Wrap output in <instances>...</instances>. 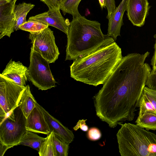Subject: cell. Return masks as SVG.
<instances>
[{"label": "cell", "instance_id": "cell-3", "mask_svg": "<svg viewBox=\"0 0 156 156\" xmlns=\"http://www.w3.org/2000/svg\"><path fill=\"white\" fill-rule=\"evenodd\" d=\"M66 35V60H74L115 41L103 34L100 23L81 15L73 19Z\"/></svg>", "mask_w": 156, "mask_h": 156}, {"label": "cell", "instance_id": "cell-34", "mask_svg": "<svg viewBox=\"0 0 156 156\" xmlns=\"http://www.w3.org/2000/svg\"><path fill=\"white\" fill-rule=\"evenodd\" d=\"M63 0H62V1H63Z\"/></svg>", "mask_w": 156, "mask_h": 156}, {"label": "cell", "instance_id": "cell-26", "mask_svg": "<svg viewBox=\"0 0 156 156\" xmlns=\"http://www.w3.org/2000/svg\"><path fill=\"white\" fill-rule=\"evenodd\" d=\"M146 85L150 89L156 90V71H151L148 76Z\"/></svg>", "mask_w": 156, "mask_h": 156}, {"label": "cell", "instance_id": "cell-16", "mask_svg": "<svg viewBox=\"0 0 156 156\" xmlns=\"http://www.w3.org/2000/svg\"><path fill=\"white\" fill-rule=\"evenodd\" d=\"M37 102L31 93L29 85H26L23 91L19 106L26 118L35 107Z\"/></svg>", "mask_w": 156, "mask_h": 156}, {"label": "cell", "instance_id": "cell-11", "mask_svg": "<svg viewBox=\"0 0 156 156\" xmlns=\"http://www.w3.org/2000/svg\"><path fill=\"white\" fill-rule=\"evenodd\" d=\"M149 8L147 0H126L127 17L134 26L141 27L144 25Z\"/></svg>", "mask_w": 156, "mask_h": 156}, {"label": "cell", "instance_id": "cell-2", "mask_svg": "<svg viewBox=\"0 0 156 156\" xmlns=\"http://www.w3.org/2000/svg\"><path fill=\"white\" fill-rule=\"evenodd\" d=\"M122 57L121 48L115 41L73 60L70 66V76L91 85L103 84Z\"/></svg>", "mask_w": 156, "mask_h": 156}, {"label": "cell", "instance_id": "cell-17", "mask_svg": "<svg viewBox=\"0 0 156 156\" xmlns=\"http://www.w3.org/2000/svg\"><path fill=\"white\" fill-rule=\"evenodd\" d=\"M34 6L35 5L33 4L25 2L16 5L14 10L16 18L15 30H20L19 26L27 21V15Z\"/></svg>", "mask_w": 156, "mask_h": 156}, {"label": "cell", "instance_id": "cell-9", "mask_svg": "<svg viewBox=\"0 0 156 156\" xmlns=\"http://www.w3.org/2000/svg\"><path fill=\"white\" fill-rule=\"evenodd\" d=\"M17 0L9 2L0 0V39L5 36L10 37L15 30L16 18L14 10Z\"/></svg>", "mask_w": 156, "mask_h": 156}, {"label": "cell", "instance_id": "cell-12", "mask_svg": "<svg viewBox=\"0 0 156 156\" xmlns=\"http://www.w3.org/2000/svg\"><path fill=\"white\" fill-rule=\"evenodd\" d=\"M26 118V128L27 130L47 135L51 133L50 129L44 115L37 105Z\"/></svg>", "mask_w": 156, "mask_h": 156}, {"label": "cell", "instance_id": "cell-33", "mask_svg": "<svg viewBox=\"0 0 156 156\" xmlns=\"http://www.w3.org/2000/svg\"><path fill=\"white\" fill-rule=\"evenodd\" d=\"M5 0L8 2H10L12 0Z\"/></svg>", "mask_w": 156, "mask_h": 156}, {"label": "cell", "instance_id": "cell-27", "mask_svg": "<svg viewBox=\"0 0 156 156\" xmlns=\"http://www.w3.org/2000/svg\"><path fill=\"white\" fill-rule=\"evenodd\" d=\"M46 4L48 9L55 10L60 9V6L62 0H40Z\"/></svg>", "mask_w": 156, "mask_h": 156}, {"label": "cell", "instance_id": "cell-21", "mask_svg": "<svg viewBox=\"0 0 156 156\" xmlns=\"http://www.w3.org/2000/svg\"><path fill=\"white\" fill-rule=\"evenodd\" d=\"M38 152L40 156H57L52 139V131L42 143Z\"/></svg>", "mask_w": 156, "mask_h": 156}, {"label": "cell", "instance_id": "cell-22", "mask_svg": "<svg viewBox=\"0 0 156 156\" xmlns=\"http://www.w3.org/2000/svg\"><path fill=\"white\" fill-rule=\"evenodd\" d=\"M52 132V139L57 156H67L69 144Z\"/></svg>", "mask_w": 156, "mask_h": 156}, {"label": "cell", "instance_id": "cell-31", "mask_svg": "<svg viewBox=\"0 0 156 156\" xmlns=\"http://www.w3.org/2000/svg\"><path fill=\"white\" fill-rule=\"evenodd\" d=\"M98 1L102 9L106 7L105 0H98Z\"/></svg>", "mask_w": 156, "mask_h": 156}, {"label": "cell", "instance_id": "cell-30", "mask_svg": "<svg viewBox=\"0 0 156 156\" xmlns=\"http://www.w3.org/2000/svg\"><path fill=\"white\" fill-rule=\"evenodd\" d=\"M154 37L156 39V40L154 46V55L151 60V64L152 66V69H154L156 66V34L154 36Z\"/></svg>", "mask_w": 156, "mask_h": 156}, {"label": "cell", "instance_id": "cell-15", "mask_svg": "<svg viewBox=\"0 0 156 156\" xmlns=\"http://www.w3.org/2000/svg\"><path fill=\"white\" fill-rule=\"evenodd\" d=\"M37 105L43 113L50 129L51 133H54L64 140L69 144L72 142L74 138L72 131L64 126L59 120L50 115L42 106Z\"/></svg>", "mask_w": 156, "mask_h": 156}, {"label": "cell", "instance_id": "cell-20", "mask_svg": "<svg viewBox=\"0 0 156 156\" xmlns=\"http://www.w3.org/2000/svg\"><path fill=\"white\" fill-rule=\"evenodd\" d=\"M82 0H63L60 6V9L64 14L71 15L73 19L76 18L81 15L78 9V5Z\"/></svg>", "mask_w": 156, "mask_h": 156}, {"label": "cell", "instance_id": "cell-19", "mask_svg": "<svg viewBox=\"0 0 156 156\" xmlns=\"http://www.w3.org/2000/svg\"><path fill=\"white\" fill-rule=\"evenodd\" d=\"M34 132L27 130L19 143V145L29 147L38 151L42 143L45 140Z\"/></svg>", "mask_w": 156, "mask_h": 156}, {"label": "cell", "instance_id": "cell-29", "mask_svg": "<svg viewBox=\"0 0 156 156\" xmlns=\"http://www.w3.org/2000/svg\"><path fill=\"white\" fill-rule=\"evenodd\" d=\"M87 120V119H84L79 120L76 125L73 127V129L76 131L80 128L81 130L84 132L87 131L89 129V127L86 123V121Z\"/></svg>", "mask_w": 156, "mask_h": 156}, {"label": "cell", "instance_id": "cell-10", "mask_svg": "<svg viewBox=\"0 0 156 156\" xmlns=\"http://www.w3.org/2000/svg\"><path fill=\"white\" fill-rule=\"evenodd\" d=\"M60 10L48 9L47 12L30 17L28 20L37 21L52 26L67 34L70 22L68 19L63 17Z\"/></svg>", "mask_w": 156, "mask_h": 156}, {"label": "cell", "instance_id": "cell-5", "mask_svg": "<svg viewBox=\"0 0 156 156\" xmlns=\"http://www.w3.org/2000/svg\"><path fill=\"white\" fill-rule=\"evenodd\" d=\"M26 118L18 106L8 113L0 123V155L9 149L19 145L27 131Z\"/></svg>", "mask_w": 156, "mask_h": 156}, {"label": "cell", "instance_id": "cell-25", "mask_svg": "<svg viewBox=\"0 0 156 156\" xmlns=\"http://www.w3.org/2000/svg\"><path fill=\"white\" fill-rule=\"evenodd\" d=\"M102 136L101 131L99 129L95 127L89 128L87 133L88 139L92 141H95L99 140Z\"/></svg>", "mask_w": 156, "mask_h": 156}, {"label": "cell", "instance_id": "cell-24", "mask_svg": "<svg viewBox=\"0 0 156 156\" xmlns=\"http://www.w3.org/2000/svg\"><path fill=\"white\" fill-rule=\"evenodd\" d=\"M143 92L146 95L151 107L156 112V90L145 87Z\"/></svg>", "mask_w": 156, "mask_h": 156}, {"label": "cell", "instance_id": "cell-6", "mask_svg": "<svg viewBox=\"0 0 156 156\" xmlns=\"http://www.w3.org/2000/svg\"><path fill=\"white\" fill-rule=\"evenodd\" d=\"M30 59L28 80L38 89L42 90L55 87L56 82L50 70L49 63L36 51L32 46Z\"/></svg>", "mask_w": 156, "mask_h": 156}, {"label": "cell", "instance_id": "cell-14", "mask_svg": "<svg viewBox=\"0 0 156 156\" xmlns=\"http://www.w3.org/2000/svg\"><path fill=\"white\" fill-rule=\"evenodd\" d=\"M126 0H122L119 6L108 19L107 35L115 41L118 36H120L121 27L123 25V17L126 11Z\"/></svg>", "mask_w": 156, "mask_h": 156}, {"label": "cell", "instance_id": "cell-1", "mask_svg": "<svg viewBox=\"0 0 156 156\" xmlns=\"http://www.w3.org/2000/svg\"><path fill=\"white\" fill-rule=\"evenodd\" d=\"M149 55L132 53L120 63L93 97L96 115L114 128L134 118L140 99L151 71L145 60Z\"/></svg>", "mask_w": 156, "mask_h": 156}, {"label": "cell", "instance_id": "cell-18", "mask_svg": "<svg viewBox=\"0 0 156 156\" xmlns=\"http://www.w3.org/2000/svg\"><path fill=\"white\" fill-rule=\"evenodd\" d=\"M136 124L147 130H156V112L147 110L136 121Z\"/></svg>", "mask_w": 156, "mask_h": 156}, {"label": "cell", "instance_id": "cell-8", "mask_svg": "<svg viewBox=\"0 0 156 156\" xmlns=\"http://www.w3.org/2000/svg\"><path fill=\"white\" fill-rule=\"evenodd\" d=\"M29 37L34 50L49 63H54L58 59L60 53L53 31L49 27L37 33H30Z\"/></svg>", "mask_w": 156, "mask_h": 156}, {"label": "cell", "instance_id": "cell-32", "mask_svg": "<svg viewBox=\"0 0 156 156\" xmlns=\"http://www.w3.org/2000/svg\"><path fill=\"white\" fill-rule=\"evenodd\" d=\"M156 71V66L155 67V68L153 69H152L151 70V72H155Z\"/></svg>", "mask_w": 156, "mask_h": 156}, {"label": "cell", "instance_id": "cell-28", "mask_svg": "<svg viewBox=\"0 0 156 156\" xmlns=\"http://www.w3.org/2000/svg\"><path fill=\"white\" fill-rule=\"evenodd\" d=\"M105 1L106 7L108 11L106 18L108 19L116 7L115 0H105Z\"/></svg>", "mask_w": 156, "mask_h": 156}, {"label": "cell", "instance_id": "cell-23", "mask_svg": "<svg viewBox=\"0 0 156 156\" xmlns=\"http://www.w3.org/2000/svg\"><path fill=\"white\" fill-rule=\"evenodd\" d=\"M48 25L40 22L33 20H27L20 25V30L29 32L30 33L37 34L48 27Z\"/></svg>", "mask_w": 156, "mask_h": 156}, {"label": "cell", "instance_id": "cell-4", "mask_svg": "<svg viewBox=\"0 0 156 156\" xmlns=\"http://www.w3.org/2000/svg\"><path fill=\"white\" fill-rule=\"evenodd\" d=\"M116 134L122 156H156V135L136 124H121Z\"/></svg>", "mask_w": 156, "mask_h": 156}, {"label": "cell", "instance_id": "cell-7", "mask_svg": "<svg viewBox=\"0 0 156 156\" xmlns=\"http://www.w3.org/2000/svg\"><path fill=\"white\" fill-rule=\"evenodd\" d=\"M25 87L18 84L12 80L0 74V120L19 106Z\"/></svg>", "mask_w": 156, "mask_h": 156}, {"label": "cell", "instance_id": "cell-13", "mask_svg": "<svg viewBox=\"0 0 156 156\" xmlns=\"http://www.w3.org/2000/svg\"><path fill=\"white\" fill-rule=\"evenodd\" d=\"M19 85L25 87L28 77V68L19 61L11 59L1 73Z\"/></svg>", "mask_w": 156, "mask_h": 156}]
</instances>
